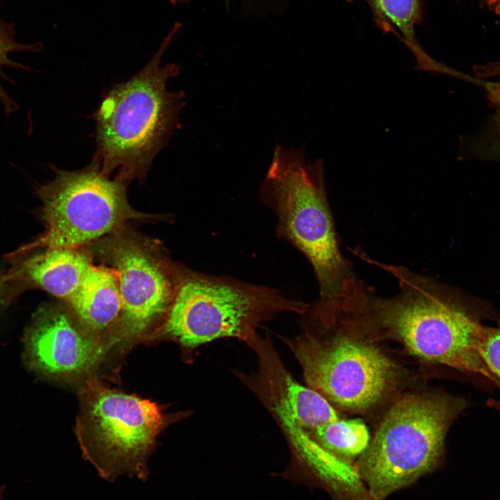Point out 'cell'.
Instances as JSON below:
<instances>
[{"label": "cell", "mask_w": 500, "mask_h": 500, "mask_svg": "<svg viewBox=\"0 0 500 500\" xmlns=\"http://www.w3.org/2000/svg\"><path fill=\"white\" fill-rule=\"evenodd\" d=\"M373 292L351 276L335 295L308 304L297 334L281 337L299 363L306 386L349 410L378 403L396 377L392 360L367 335L376 327Z\"/></svg>", "instance_id": "6da1fadb"}, {"label": "cell", "mask_w": 500, "mask_h": 500, "mask_svg": "<svg viewBox=\"0 0 500 500\" xmlns=\"http://www.w3.org/2000/svg\"><path fill=\"white\" fill-rule=\"evenodd\" d=\"M368 260L392 274L399 285L393 297L372 296L378 329L421 359L499 388L480 353L487 326L483 320L493 314L488 303L404 267Z\"/></svg>", "instance_id": "7a4b0ae2"}, {"label": "cell", "mask_w": 500, "mask_h": 500, "mask_svg": "<svg viewBox=\"0 0 500 500\" xmlns=\"http://www.w3.org/2000/svg\"><path fill=\"white\" fill-rule=\"evenodd\" d=\"M176 23L148 63L128 81L107 92L94 115L97 151L94 158L108 176L128 185L144 179L157 154L179 127L184 94L169 92L176 63L161 65L163 53L181 28Z\"/></svg>", "instance_id": "3957f363"}, {"label": "cell", "mask_w": 500, "mask_h": 500, "mask_svg": "<svg viewBox=\"0 0 500 500\" xmlns=\"http://www.w3.org/2000/svg\"><path fill=\"white\" fill-rule=\"evenodd\" d=\"M258 197L276 215L277 236L310 262L319 297L336 294L354 274L339 247L326 194L324 160L308 163L304 145L288 149L276 144Z\"/></svg>", "instance_id": "277c9868"}, {"label": "cell", "mask_w": 500, "mask_h": 500, "mask_svg": "<svg viewBox=\"0 0 500 500\" xmlns=\"http://www.w3.org/2000/svg\"><path fill=\"white\" fill-rule=\"evenodd\" d=\"M467 401L444 394L406 395L390 407L360 455L356 473L373 500H383L431 472Z\"/></svg>", "instance_id": "5b68a950"}, {"label": "cell", "mask_w": 500, "mask_h": 500, "mask_svg": "<svg viewBox=\"0 0 500 500\" xmlns=\"http://www.w3.org/2000/svg\"><path fill=\"white\" fill-rule=\"evenodd\" d=\"M307 306L266 285L181 268L162 330L188 350L226 338L247 344L263 322L283 312L301 315Z\"/></svg>", "instance_id": "8992f818"}, {"label": "cell", "mask_w": 500, "mask_h": 500, "mask_svg": "<svg viewBox=\"0 0 500 500\" xmlns=\"http://www.w3.org/2000/svg\"><path fill=\"white\" fill-rule=\"evenodd\" d=\"M167 418L154 402L88 380L80 392L76 434L83 458L99 475L145 481L147 460Z\"/></svg>", "instance_id": "52a82bcc"}, {"label": "cell", "mask_w": 500, "mask_h": 500, "mask_svg": "<svg viewBox=\"0 0 500 500\" xmlns=\"http://www.w3.org/2000/svg\"><path fill=\"white\" fill-rule=\"evenodd\" d=\"M54 177L37 189L44 231L9 256L44 249L79 248L118 231L127 222L151 218L128 203L127 185L104 174L93 158L77 171L53 167Z\"/></svg>", "instance_id": "ba28073f"}, {"label": "cell", "mask_w": 500, "mask_h": 500, "mask_svg": "<svg viewBox=\"0 0 500 500\" xmlns=\"http://www.w3.org/2000/svg\"><path fill=\"white\" fill-rule=\"evenodd\" d=\"M108 257L117 273L122 310L111 345L136 339L163 322L178 286L181 268L154 245L131 235L115 238Z\"/></svg>", "instance_id": "9c48e42d"}, {"label": "cell", "mask_w": 500, "mask_h": 500, "mask_svg": "<svg viewBox=\"0 0 500 500\" xmlns=\"http://www.w3.org/2000/svg\"><path fill=\"white\" fill-rule=\"evenodd\" d=\"M24 358L34 372L56 380L88 374L103 360L108 344L81 328L60 308L35 312L24 334Z\"/></svg>", "instance_id": "30bf717a"}, {"label": "cell", "mask_w": 500, "mask_h": 500, "mask_svg": "<svg viewBox=\"0 0 500 500\" xmlns=\"http://www.w3.org/2000/svg\"><path fill=\"white\" fill-rule=\"evenodd\" d=\"M7 257L10 270L25 290L41 289L67 303L94 265L81 247L44 249Z\"/></svg>", "instance_id": "8fae6325"}, {"label": "cell", "mask_w": 500, "mask_h": 500, "mask_svg": "<svg viewBox=\"0 0 500 500\" xmlns=\"http://www.w3.org/2000/svg\"><path fill=\"white\" fill-rule=\"evenodd\" d=\"M67 303L83 327L105 341L101 335L111 329L114 334L122 310L118 278L115 269L93 265L80 288Z\"/></svg>", "instance_id": "7c38bea8"}, {"label": "cell", "mask_w": 500, "mask_h": 500, "mask_svg": "<svg viewBox=\"0 0 500 500\" xmlns=\"http://www.w3.org/2000/svg\"><path fill=\"white\" fill-rule=\"evenodd\" d=\"M349 3L353 0H344ZM369 5L374 24L383 33H392L413 53L417 69L438 73L442 63L428 56L415 35V28L423 23L421 0H365Z\"/></svg>", "instance_id": "4fadbf2b"}, {"label": "cell", "mask_w": 500, "mask_h": 500, "mask_svg": "<svg viewBox=\"0 0 500 500\" xmlns=\"http://www.w3.org/2000/svg\"><path fill=\"white\" fill-rule=\"evenodd\" d=\"M483 88L493 112L478 132L460 139V156L464 160L500 162V82L474 78Z\"/></svg>", "instance_id": "5bb4252c"}, {"label": "cell", "mask_w": 500, "mask_h": 500, "mask_svg": "<svg viewBox=\"0 0 500 500\" xmlns=\"http://www.w3.org/2000/svg\"><path fill=\"white\" fill-rule=\"evenodd\" d=\"M307 436L335 457L347 460L360 456L370 442L367 427L358 419H338Z\"/></svg>", "instance_id": "9a60e30c"}, {"label": "cell", "mask_w": 500, "mask_h": 500, "mask_svg": "<svg viewBox=\"0 0 500 500\" xmlns=\"http://www.w3.org/2000/svg\"><path fill=\"white\" fill-rule=\"evenodd\" d=\"M1 2L0 1V9ZM42 44H22L15 39L14 24L4 21L0 12V78H5L3 69L6 67L28 69L26 66L16 62L10 58L12 53L24 51H38L42 49ZM0 101L7 115L15 112L18 105L4 90L0 83Z\"/></svg>", "instance_id": "2e32d148"}, {"label": "cell", "mask_w": 500, "mask_h": 500, "mask_svg": "<svg viewBox=\"0 0 500 500\" xmlns=\"http://www.w3.org/2000/svg\"><path fill=\"white\" fill-rule=\"evenodd\" d=\"M480 353L487 367L498 381L500 389V322L497 326H486ZM488 404L500 415V399L489 400Z\"/></svg>", "instance_id": "e0dca14e"}, {"label": "cell", "mask_w": 500, "mask_h": 500, "mask_svg": "<svg viewBox=\"0 0 500 500\" xmlns=\"http://www.w3.org/2000/svg\"><path fill=\"white\" fill-rule=\"evenodd\" d=\"M25 291L22 283L8 269H0V309L10 304Z\"/></svg>", "instance_id": "ac0fdd59"}, {"label": "cell", "mask_w": 500, "mask_h": 500, "mask_svg": "<svg viewBox=\"0 0 500 500\" xmlns=\"http://www.w3.org/2000/svg\"><path fill=\"white\" fill-rule=\"evenodd\" d=\"M473 70L476 77L480 79L500 76V62H493L483 65H476L473 67Z\"/></svg>", "instance_id": "d6986e66"}, {"label": "cell", "mask_w": 500, "mask_h": 500, "mask_svg": "<svg viewBox=\"0 0 500 500\" xmlns=\"http://www.w3.org/2000/svg\"><path fill=\"white\" fill-rule=\"evenodd\" d=\"M228 1L229 0H222ZM280 0H237V2L244 6H259L276 2Z\"/></svg>", "instance_id": "ffe728a7"}, {"label": "cell", "mask_w": 500, "mask_h": 500, "mask_svg": "<svg viewBox=\"0 0 500 500\" xmlns=\"http://www.w3.org/2000/svg\"><path fill=\"white\" fill-rule=\"evenodd\" d=\"M169 1L174 6L177 4H185L189 2V0H169Z\"/></svg>", "instance_id": "44dd1931"}, {"label": "cell", "mask_w": 500, "mask_h": 500, "mask_svg": "<svg viewBox=\"0 0 500 500\" xmlns=\"http://www.w3.org/2000/svg\"><path fill=\"white\" fill-rule=\"evenodd\" d=\"M485 1H486L488 3H490V4H493V5L499 4V3H500V0H485Z\"/></svg>", "instance_id": "7402d4cb"}, {"label": "cell", "mask_w": 500, "mask_h": 500, "mask_svg": "<svg viewBox=\"0 0 500 500\" xmlns=\"http://www.w3.org/2000/svg\"><path fill=\"white\" fill-rule=\"evenodd\" d=\"M500 500V499H499Z\"/></svg>", "instance_id": "603a6c76"}]
</instances>
